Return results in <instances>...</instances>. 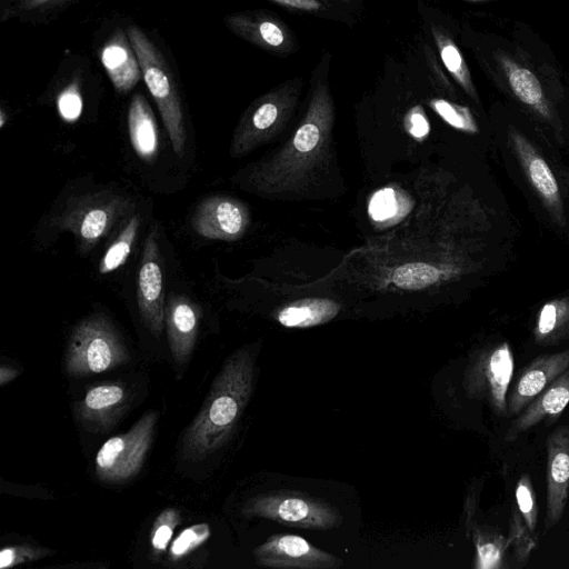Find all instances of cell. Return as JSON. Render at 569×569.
<instances>
[{"instance_id":"1","label":"cell","mask_w":569,"mask_h":569,"mask_svg":"<svg viewBox=\"0 0 569 569\" xmlns=\"http://www.w3.org/2000/svg\"><path fill=\"white\" fill-rule=\"evenodd\" d=\"M333 120L335 104L328 83L326 79L318 80L291 140L273 158L250 169L243 183L261 193L306 189L327 164Z\"/></svg>"},{"instance_id":"2","label":"cell","mask_w":569,"mask_h":569,"mask_svg":"<svg viewBox=\"0 0 569 569\" xmlns=\"http://www.w3.org/2000/svg\"><path fill=\"white\" fill-rule=\"evenodd\" d=\"M253 377L254 358L248 348L224 361L199 413L183 433L184 458L201 459L222 447L249 400Z\"/></svg>"},{"instance_id":"3","label":"cell","mask_w":569,"mask_h":569,"mask_svg":"<svg viewBox=\"0 0 569 569\" xmlns=\"http://www.w3.org/2000/svg\"><path fill=\"white\" fill-rule=\"evenodd\" d=\"M127 34L141 67L144 83L160 111L172 149L181 158L186 147L184 121L170 70L160 51L140 28L130 26Z\"/></svg>"},{"instance_id":"4","label":"cell","mask_w":569,"mask_h":569,"mask_svg":"<svg viewBox=\"0 0 569 569\" xmlns=\"http://www.w3.org/2000/svg\"><path fill=\"white\" fill-rule=\"evenodd\" d=\"M128 360L129 352L112 323L103 315H93L73 328L64 365L70 376L84 377L114 369Z\"/></svg>"},{"instance_id":"5","label":"cell","mask_w":569,"mask_h":569,"mask_svg":"<svg viewBox=\"0 0 569 569\" xmlns=\"http://www.w3.org/2000/svg\"><path fill=\"white\" fill-rule=\"evenodd\" d=\"M134 207L131 199L110 191L69 198L54 219L60 230L70 231L82 253L90 251Z\"/></svg>"},{"instance_id":"6","label":"cell","mask_w":569,"mask_h":569,"mask_svg":"<svg viewBox=\"0 0 569 569\" xmlns=\"http://www.w3.org/2000/svg\"><path fill=\"white\" fill-rule=\"evenodd\" d=\"M300 91L301 79L295 78L259 97L236 128L231 154L241 157L279 131L296 108Z\"/></svg>"},{"instance_id":"7","label":"cell","mask_w":569,"mask_h":569,"mask_svg":"<svg viewBox=\"0 0 569 569\" xmlns=\"http://www.w3.org/2000/svg\"><path fill=\"white\" fill-rule=\"evenodd\" d=\"M243 513L284 526L316 530L331 529L342 521L338 509L328 501L288 491L258 495L244 505Z\"/></svg>"},{"instance_id":"8","label":"cell","mask_w":569,"mask_h":569,"mask_svg":"<svg viewBox=\"0 0 569 569\" xmlns=\"http://www.w3.org/2000/svg\"><path fill=\"white\" fill-rule=\"evenodd\" d=\"M515 358L507 341L486 347L470 359L463 386L470 398L485 400L498 416H506Z\"/></svg>"},{"instance_id":"9","label":"cell","mask_w":569,"mask_h":569,"mask_svg":"<svg viewBox=\"0 0 569 569\" xmlns=\"http://www.w3.org/2000/svg\"><path fill=\"white\" fill-rule=\"evenodd\" d=\"M156 420V412H148L126 433L111 437L101 446L94 460L100 480L120 483L139 472L152 441Z\"/></svg>"},{"instance_id":"10","label":"cell","mask_w":569,"mask_h":569,"mask_svg":"<svg viewBox=\"0 0 569 569\" xmlns=\"http://www.w3.org/2000/svg\"><path fill=\"white\" fill-rule=\"evenodd\" d=\"M162 266L158 231L154 228L148 233L143 243L138 272L137 303L142 322L156 337L161 335L164 326Z\"/></svg>"},{"instance_id":"11","label":"cell","mask_w":569,"mask_h":569,"mask_svg":"<svg viewBox=\"0 0 569 569\" xmlns=\"http://www.w3.org/2000/svg\"><path fill=\"white\" fill-rule=\"evenodd\" d=\"M256 562L274 569H332L342 560L296 535H273L253 550Z\"/></svg>"},{"instance_id":"12","label":"cell","mask_w":569,"mask_h":569,"mask_svg":"<svg viewBox=\"0 0 569 569\" xmlns=\"http://www.w3.org/2000/svg\"><path fill=\"white\" fill-rule=\"evenodd\" d=\"M508 140L530 186L555 221L563 226L561 190L548 162L531 141L512 126L508 129Z\"/></svg>"},{"instance_id":"13","label":"cell","mask_w":569,"mask_h":569,"mask_svg":"<svg viewBox=\"0 0 569 569\" xmlns=\"http://www.w3.org/2000/svg\"><path fill=\"white\" fill-rule=\"evenodd\" d=\"M249 223L247 207L237 199L214 196L202 200L191 218L201 237L231 241L240 238Z\"/></svg>"},{"instance_id":"14","label":"cell","mask_w":569,"mask_h":569,"mask_svg":"<svg viewBox=\"0 0 569 569\" xmlns=\"http://www.w3.org/2000/svg\"><path fill=\"white\" fill-rule=\"evenodd\" d=\"M547 511L545 527L553 528L562 518L569 492V426L556 428L546 440Z\"/></svg>"},{"instance_id":"15","label":"cell","mask_w":569,"mask_h":569,"mask_svg":"<svg viewBox=\"0 0 569 569\" xmlns=\"http://www.w3.org/2000/svg\"><path fill=\"white\" fill-rule=\"evenodd\" d=\"M224 21L234 34L274 54H289L296 47L288 26L269 13L237 12L227 16Z\"/></svg>"},{"instance_id":"16","label":"cell","mask_w":569,"mask_h":569,"mask_svg":"<svg viewBox=\"0 0 569 569\" xmlns=\"http://www.w3.org/2000/svg\"><path fill=\"white\" fill-rule=\"evenodd\" d=\"M569 369V349L541 355L533 359L519 375L507 396V412H521L553 380Z\"/></svg>"},{"instance_id":"17","label":"cell","mask_w":569,"mask_h":569,"mask_svg":"<svg viewBox=\"0 0 569 569\" xmlns=\"http://www.w3.org/2000/svg\"><path fill=\"white\" fill-rule=\"evenodd\" d=\"M496 58L501 73L516 99L539 118L555 126L552 109L537 74L503 51H499Z\"/></svg>"},{"instance_id":"18","label":"cell","mask_w":569,"mask_h":569,"mask_svg":"<svg viewBox=\"0 0 569 569\" xmlns=\"http://www.w3.org/2000/svg\"><path fill=\"white\" fill-rule=\"evenodd\" d=\"M198 307L184 296H172L166 307L164 323L172 358L183 366L196 343L199 323Z\"/></svg>"},{"instance_id":"19","label":"cell","mask_w":569,"mask_h":569,"mask_svg":"<svg viewBox=\"0 0 569 569\" xmlns=\"http://www.w3.org/2000/svg\"><path fill=\"white\" fill-rule=\"evenodd\" d=\"M569 403V369L553 380L511 422L506 432V440L512 441L520 433L535 427L540 421L557 417Z\"/></svg>"},{"instance_id":"20","label":"cell","mask_w":569,"mask_h":569,"mask_svg":"<svg viewBox=\"0 0 569 569\" xmlns=\"http://www.w3.org/2000/svg\"><path fill=\"white\" fill-rule=\"evenodd\" d=\"M101 63L120 93L129 92L141 79L142 71L127 33L118 30L100 50Z\"/></svg>"},{"instance_id":"21","label":"cell","mask_w":569,"mask_h":569,"mask_svg":"<svg viewBox=\"0 0 569 569\" xmlns=\"http://www.w3.org/2000/svg\"><path fill=\"white\" fill-rule=\"evenodd\" d=\"M129 139L137 156L151 162L159 152V131L154 114L141 93H136L128 108Z\"/></svg>"},{"instance_id":"22","label":"cell","mask_w":569,"mask_h":569,"mask_svg":"<svg viewBox=\"0 0 569 569\" xmlns=\"http://www.w3.org/2000/svg\"><path fill=\"white\" fill-rule=\"evenodd\" d=\"M126 390L119 383H102L87 390L79 408L81 420L88 426L106 429L126 401Z\"/></svg>"},{"instance_id":"23","label":"cell","mask_w":569,"mask_h":569,"mask_svg":"<svg viewBox=\"0 0 569 569\" xmlns=\"http://www.w3.org/2000/svg\"><path fill=\"white\" fill-rule=\"evenodd\" d=\"M473 499H469L466 506V525L476 548L475 568H501L505 552L509 546L508 539L488 526L478 525L473 517Z\"/></svg>"},{"instance_id":"24","label":"cell","mask_w":569,"mask_h":569,"mask_svg":"<svg viewBox=\"0 0 569 569\" xmlns=\"http://www.w3.org/2000/svg\"><path fill=\"white\" fill-rule=\"evenodd\" d=\"M340 305L325 298H310L283 307L277 313L280 325L288 328H308L328 322L337 316Z\"/></svg>"},{"instance_id":"25","label":"cell","mask_w":569,"mask_h":569,"mask_svg":"<svg viewBox=\"0 0 569 569\" xmlns=\"http://www.w3.org/2000/svg\"><path fill=\"white\" fill-rule=\"evenodd\" d=\"M532 333L535 342L541 346H555L569 339V298L546 302L537 315Z\"/></svg>"},{"instance_id":"26","label":"cell","mask_w":569,"mask_h":569,"mask_svg":"<svg viewBox=\"0 0 569 569\" xmlns=\"http://www.w3.org/2000/svg\"><path fill=\"white\" fill-rule=\"evenodd\" d=\"M431 33L438 49L440 59L447 71L460 88L475 101H479L467 62L451 37L441 28L432 26Z\"/></svg>"},{"instance_id":"27","label":"cell","mask_w":569,"mask_h":569,"mask_svg":"<svg viewBox=\"0 0 569 569\" xmlns=\"http://www.w3.org/2000/svg\"><path fill=\"white\" fill-rule=\"evenodd\" d=\"M139 226V214L131 216L100 259L98 266L100 274L110 273L126 263L137 238Z\"/></svg>"},{"instance_id":"28","label":"cell","mask_w":569,"mask_h":569,"mask_svg":"<svg viewBox=\"0 0 569 569\" xmlns=\"http://www.w3.org/2000/svg\"><path fill=\"white\" fill-rule=\"evenodd\" d=\"M442 271L433 264L426 262H408L396 268L391 281L401 289L419 290L437 283Z\"/></svg>"},{"instance_id":"29","label":"cell","mask_w":569,"mask_h":569,"mask_svg":"<svg viewBox=\"0 0 569 569\" xmlns=\"http://www.w3.org/2000/svg\"><path fill=\"white\" fill-rule=\"evenodd\" d=\"M429 106L452 128L467 132L478 133L479 127L470 109L445 99H431Z\"/></svg>"},{"instance_id":"30","label":"cell","mask_w":569,"mask_h":569,"mask_svg":"<svg viewBox=\"0 0 569 569\" xmlns=\"http://www.w3.org/2000/svg\"><path fill=\"white\" fill-rule=\"evenodd\" d=\"M508 542L509 546H512L515 557L520 563L527 562L530 552L537 545L536 533L530 532L517 506H513L511 510Z\"/></svg>"},{"instance_id":"31","label":"cell","mask_w":569,"mask_h":569,"mask_svg":"<svg viewBox=\"0 0 569 569\" xmlns=\"http://www.w3.org/2000/svg\"><path fill=\"white\" fill-rule=\"evenodd\" d=\"M209 536L210 528L206 522L183 529L170 545V558L172 560L183 558L204 543Z\"/></svg>"},{"instance_id":"32","label":"cell","mask_w":569,"mask_h":569,"mask_svg":"<svg viewBox=\"0 0 569 569\" xmlns=\"http://www.w3.org/2000/svg\"><path fill=\"white\" fill-rule=\"evenodd\" d=\"M516 506L521 513L530 532L536 533L538 507L536 501L535 489L532 487L530 477L522 473L517 482L516 491Z\"/></svg>"},{"instance_id":"33","label":"cell","mask_w":569,"mask_h":569,"mask_svg":"<svg viewBox=\"0 0 569 569\" xmlns=\"http://www.w3.org/2000/svg\"><path fill=\"white\" fill-rule=\"evenodd\" d=\"M179 519L178 510L172 507L166 508L156 518L150 535L151 546L156 553L167 550Z\"/></svg>"},{"instance_id":"34","label":"cell","mask_w":569,"mask_h":569,"mask_svg":"<svg viewBox=\"0 0 569 569\" xmlns=\"http://www.w3.org/2000/svg\"><path fill=\"white\" fill-rule=\"evenodd\" d=\"M51 553L50 549L29 545L9 546L0 551V568H12L26 562L37 561Z\"/></svg>"},{"instance_id":"35","label":"cell","mask_w":569,"mask_h":569,"mask_svg":"<svg viewBox=\"0 0 569 569\" xmlns=\"http://www.w3.org/2000/svg\"><path fill=\"white\" fill-rule=\"evenodd\" d=\"M57 106L60 117L67 122H74L82 112V97L77 83H70L58 96Z\"/></svg>"},{"instance_id":"36","label":"cell","mask_w":569,"mask_h":569,"mask_svg":"<svg viewBox=\"0 0 569 569\" xmlns=\"http://www.w3.org/2000/svg\"><path fill=\"white\" fill-rule=\"evenodd\" d=\"M398 203L392 189L386 188L377 191L369 203V213L375 220H386L397 212Z\"/></svg>"},{"instance_id":"37","label":"cell","mask_w":569,"mask_h":569,"mask_svg":"<svg viewBox=\"0 0 569 569\" xmlns=\"http://www.w3.org/2000/svg\"><path fill=\"white\" fill-rule=\"evenodd\" d=\"M406 127L409 133L416 139L425 138L430 131L429 122L423 114V110L419 107L413 108L407 114Z\"/></svg>"},{"instance_id":"38","label":"cell","mask_w":569,"mask_h":569,"mask_svg":"<svg viewBox=\"0 0 569 569\" xmlns=\"http://www.w3.org/2000/svg\"><path fill=\"white\" fill-rule=\"evenodd\" d=\"M272 1L283 8L305 11V12H320L325 8V6L319 0H269Z\"/></svg>"},{"instance_id":"39","label":"cell","mask_w":569,"mask_h":569,"mask_svg":"<svg viewBox=\"0 0 569 569\" xmlns=\"http://www.w3.org/2000/svg\"><path fill=\"white\" fill-rule=\"evenodd\" d=\"M60 0H14L19 10L33 11L53 4Z\"/></svg>"},{"instance_id":"40","label":"cell","mask_w":569,"mask_h":569,"mask_svg":"<svg viewBox=\"0 0 569 569\" xmlns=\"http://www.w3.org/2000/svg\"><path fill=\"white\" fill-rule=\"evenodd\" d=\"M19 375L18 370L10 366H1L0 368V385L4 386L13 380Z\"/></svg>"},{"instance_id":"41","label":"cell","mask_w":569,"mask_h":569,"mask_svg":"<svg viewBox=\"0 0 569 569\" xmlns=\"http://www.w3.org/2000/svg\"><path fill=\"white\" fill-rule=\"evenodd\" d=\"M3 123H4V112H3V110H1V124L0 126L2 127Z\"/></svg>"},{"instance_id":"42","label":"cell","mask_w":569,"mask_h":569,"mask_svg":"<svg viewBox=\"0 0 569 569\" xmlns=\"http://www.w3.org/2000/svg\"><path fill=\"white\" fill-rule=\"evenodd\" d=\"M472 2H488V1H495V0H467Z\"/></svg>"},{"instance_id":"43","label":"cell","mask_w":569,"mask_h":569,"mask_svg":"<svg viewBox=\"0 0 569 569\" xmlns=\"http://www.w3.org/2000/svg\"><path fill=\"white\" fill-rule=\"evenodd\" d=\"M338 1L341 3H346V4H349L351 2V0H338Z\"/></svg>"}]
</instances>
